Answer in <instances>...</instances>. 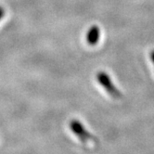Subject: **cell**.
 <instances>
[{"label":"cell","instance_id":"obj_1","mask_svg":"<svg viewBox=\"0 0 154 154\" xmlns=\"http://www.w3.org/2000/svg\"><path fill=\"white\" fill-rule=\"evenodd\" d=\"M97 79L100 85L102 87H104V89L107 91L109 95H111L114 98H119L122 97L121 91L114 85L112 80L111 79V77H109L108 73H106L105 72H100L97 74Z\"/></svg>","mask_w":154,"mask_h":154},{"label":"cell","instance_id":"obj_2","mask_svg":"<svg viewBox=\"0 0 154 154\" xmlns=\"http://www.w3.org/2000/svg\"><path fill=\"white\" fill-rule=\"evenodd\" d=\"M70 129L72 130V132L77 137H78L81 141L85 142V143L87 142V141H89V140L94 139L93 135L90 133V132H88L85 129V125L80 122V121L76 120V119L71 121Z\"/></svg>","mask_w":154,"mask_h":154},{"label":"cell","instance_id":"obj_3","mask_svg":"<svg viewBox=\"0 0 154 154\" xmlns=\"http://www.w3.org/2000/svg\"><path fill=\"white\" fill-rule=\"evenodd\" d=\"M100 28L97 26L94 25L92 26L88 32L86 34V41L87 43L91 46H94L98 42V39H100Z\"/></svg>","mask_w":154,"mask_h":154},{"label":"cell","instance_id":"obj_4","mask_svg":"<svg viewBox=\"0 0 154 154\" xmlns=\"http://www.w3.org/2000/svg\"><path fill=\"white\" fill-rule=\"evenodd\" d=\"M4 14H5V10L2 7H0V20H1L4 17Z\"/></svg>","mask_w":154,"mask_h":154},{"label":"cell","instance_id":"obj_5","mask_svg":"<svg viewBox=\"0 0 154 154\" xmlns=\"http://www.w3.org/2000/svg\"><path fill=\"white\" fill-rule=\"evenodd\" d=\"M150 59H151V60H152V62L154 64V50H152L150 52Z\"/></svg>","mask_w":154,"mask_h":154}]
</instances>
